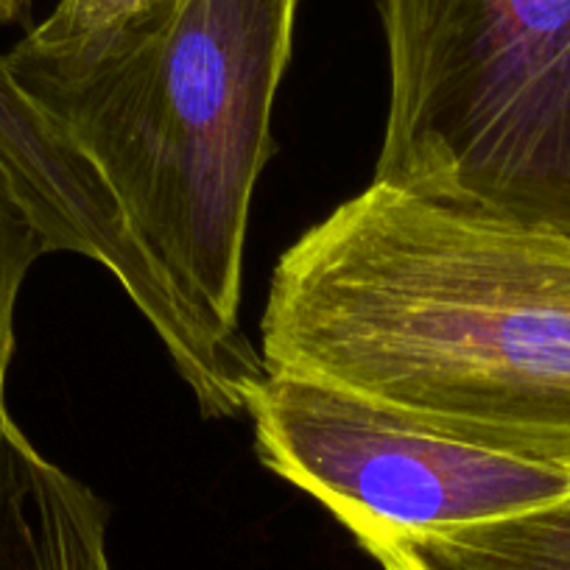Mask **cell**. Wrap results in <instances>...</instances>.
Instances as JSON below:
<instances>
[{"instance_id":"cell-1","label":"cell","mask_w":570,"mask_h":570,"mask_svg":"<svg viewBox=\"0 0 570 570\" xmlns=\"http://www.w3.org/2000/svg\"><path fill=\"white\" fill-rule=\"evenodd\" d=\"M268 372L570 453V235L372 183L272 274Z\"/></svg>"},{"instance_id":"cell-2","label":"cell","mask_w":570,"mask_h":570,"mask_svg":"<svg viewBox=\"0 0 570 570\" xmlns=\"http://www.w3.org/2000/svg\"><path fill=\"white\" fill-rule=\"evenodd\" d=\"M299 0H157L96 53L9 70L96 163L137 240L210 331L240 338L252 196Z\"/></svg>"},{"instance_id":"cell-3","label":"cell","mask_w":570,"mask_h":570,"mask_svg":"<svg viewBox=\"0 0 570 570\" xmlns=\"http://www.w3.org/2000/svg\"><path fill=\"white\" fill-rule=\"evenodd\" d=\"M372 183L570 235V0H377Z\"/></svg>"},{"instance_id":"cell-4","label":"cell","mask_w":570,"mask_h":570,"mask_svg":"<svg viewBox=\"0 0 570 570\" xmlns=\"http://www.w3.org/2000/svg\"><path fill=\"white\" fill-rule=\"evenodd\" d=\"M255 453L361 548L501 523L570 501V453L268 372L249 400Z\"/></svg>"},{"instance_id":"cell-5","label":"cell","mask_w":570,"mask_h":570,"mask_svg":"<svg viewBox=\"0 0 570 570\" xmlns=\"http://www.w3.org/2000/svg\"><path fill=\"white\" fill-rule=\"evenodd\" d=\"M109 509L0 411V570H112Z\"/></svg>"},{"instance_id":"cell-6","label":"cell","mask_w":570,"mask_h":570,"mask_svg":"<svg viewBox=\"0 0 570 570\" xmlns=\"http://www.w3.org/2000/svg\"><path fill=\"white\" fill-rule=\"evenodd\" d=\"M411 548L434 570H570V501Z\"/></svg>"},{"instance_id":"cell-7","label":"cell","mask_w":570,"mask_h":570,"mask_svg":"<svg viewBox=\"0 0 570 570\" xmlns=\"http://www.w3.org/2000/svg\"><path fill=\"white\" fill-rule=\"evenodd\" d=\"M157 0H57L42 23L3 53L9 70L46 68L85 59L107 46Z\"/></svg>"},{"instance_id":"cell-8","label":"cell","mask_w":570,"mask_h":570,"mask_svg":"<svg viewBox=\"0 0 570 570\" xmlns=\"http://www.w3.org/2000/svg\"><path fill=\"white\" fill-rule=\"evenodd\" d=\"M53 249L51 238L0 166V411L7 409V377L14 355V314L31 266Z\"/></svg>"},{"instance_id":"cell-9","label":"cell","mask_w":570,"mask_h":570,"mask_svg":"<svg viewBox=\"0 0 570 570\" xmlns=\"http://www.w3.org/2000/svg\"><path fill=\"white\" fill-rule=\"evenodd\" d=\"M383 570H434L405 542H372L364 548Z\"/></svg>"},{"instance_id":"cell-10","label":"cell","mask_w":570,"mask_h":570,"mask_svg":"<svg viewBox=\"0 0 570 570\" xmlns=\"http://www.w3.org/2000/svg\"><path fill=\"white\" fill-rule=\"evenodd\" d=\"M31 3L35 0H0V29L3 26L23 23L31 14Z\"/></svg>"}]
</instances>
